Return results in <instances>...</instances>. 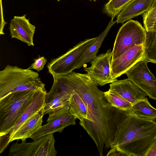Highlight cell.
<instances>
[{
	"instance_id": "1",
	"label": "cell",
	"mask_w": 156,
	"mask_h": 156,
	"mask_svg": "<svg viewBox=\"0 0 156 156\" xmlns=\"http://www.w3.org/2000/svg\"><path fill=\"white\" fill-rule=\"evenodd\" d=\"M69 87L81 97L87 111L88 121L83 128L95 142L99 152L109 147L114 119L117 109L106 101L87 73L72 72L66 75Z\"/></svg>"
},
{
	"instance_id": "2",
	"label": "cell",
	"mask_w": 156,
	"mask_h": 156,
	"mask_svg": "<svg viewBox=\"0 0 156 156\" xmlns=\"http://www.w3.org/2000/svg\"><path fill=\"white\" fill-rule=\"evenodd\" d=\"M113 123L110 147L125 156H144L156 138V122L136 116L131 110H118Z\"/></svg>"
},
{
	"instance_id": "3",
	"label": "cell",
	"mask_w": 156,
	"mask_h": 156,
	"mask_svg": "<svg viewBox=\"0 0 156 156\" xmlns=\"http://www.w3.org/2000/svg\"><path fill=\"white\" fill-rule=\"evenodd\" d=\"M45 90L39 74L28 68L8 65L0 71V99L9 93L26 90Z\"/></svg>"
},
{
	"instance_id": "4",
	"label": "cell",
	"mask_w": 156,
	"mask_h": 156,
	"mask_svg": "<svg viewBox=\"0 0 156 156\" xmlns=\"http://www.w3.org/2000/svg\"><path fill=\"white\" fill-rule=\"evenodd\" d=\"M36 91L13 92L0 99V137L9 133L30 102Z\"/></svg>"
},
{
	"instance_id": "5",
	"label": "cell",
	"mask_w": 156,
	"mask_h": 156,
	"mask_svg": "<svg viewBox=\"0 0 156 156\" xmlns=\"http://www.w3.org/2000/svg\"><path fill=\"white\" fill-rule=\"evenodd\" d=\"M147 32L137 21L128 20L120 27L112 51L111 60L122 55L135 44L145 45Z\"/></svg>"
},
{
	"instance_id": "6",
	"label": "cell",
	"mask_w": 156,
	"mask_h": 156,
	"mask_svg": "<svg viewBox=\"0 0 156 156\" xmlns=\"http://www.w3.org/2000/svg\"><path fill=\"white\" fill-rule=\"evenodd\" d=\"M97 37L81 41L65 54L52 59L47 66L48 72L53 76L66 75L72 72L86 50Z\"/></svg>"
},
{
	"instance_id": "7",
	"label": "cell",
	"mask_w": 156,
	"mask_h": 156,
	"mask_svg": "<svg viewBox=\"0 0 156 156\" xmlns=\"http://www.w3.org/2000/svg\"><path fill=\"white\" fill-rule=\"evenodd\" d=\"M32 142H18L10 147L9 156H56L55 142L53 134L44 136Z\"/></svg>"
},
{
	"instance_id": "8",
	"label": "cell",
	"mask_w": 156,
	"mask_h": 156,
	"mask_svg": "<svg viewBox=\"0 0 156 156\" xmlns=\"http://www.w3.org/2000/svg\"><path fill=\"white\" fill-rule=\"evenodd\" d=\"M112 52L109 49L105 53L96 55L90 62L91 66L84 67V70L97 85L102 86L117 80L111 74V61Z\"/></svg>"
},
{
	"instance_id": "9",
	"label": "cell",
	"mask_w": 156,
	"mask_h": 156,
	"mask_svg": "<svg viewBox=\"0 0 156 156\" xmlns=\"http://www.w3.org/2000/svg\"><path fill=\"white\" fill-rule=\"evenodd\" d=\"M146 60L139 61L125 73L128 78L143 90L149 98L156 100V78Z\"/></svg>"
},
{
	"instance_id": "10",
	"label": "cell",
	"mask_w": 156,
	"mask_h": 156,
	"mask_svg": "<svg viewBox=\"0 0 156 156\" xmlns=\"http://www.w3.org/2000/svg\"><path fill=\"white\" fill-rule=\"evenodd\" d=\"M69 108L61 109L48 114L47 123L34 133L30 138L33 140L56 132H62L66 127L76 124V117Z\"/></svg>"
},
{
	"instance_id": "11",
	"label": "cell",
	"mask_w": 156,
	"mask_h": 156,
	"mask_svg": "<svg viewBox=\"0 0 156 156\" xmlns=\"http://www.w3.org/2000/svg\"><path fill=\"white\" fill-rule=\"evenodd\" d=\"M47 93L46 90H36L30 102L9 133L5 136L0 137V153L3 152L10 143V140L20 126L34 114L43 108Z\"/></svg>"
},
{
	"instance_id": "12",
	"label": "cell",
	"mask_w": 156,
	"mask_h": 156,
	"mask_svg": "<svg viewBox=\"0 0 156 156\" xmlns=\"http://www.w3.org/2000/svg\"><path fill=\"white\" fill-rule=\"evenodd\" d=\"M145 45L135 44L122 55L111 60V74L115 79L120 77L140 61L145 60Z\"/></svg>"
},
{
	"instance_id": "13",
	"label": "cell",
	"mask_w": 156,
	"mask_h": 156,
	"mask_svg": "<svg viewBox=\"0 0 156 156\" xmlns=\"http://www.w3.org/2000/svg\"><path fill=\"white\" fill-rule=\"evenodd\" d=\"M109 90L119 95L133 105L145 99L147 94L128 78L117 80L111 83Z\"/></svg>"
},
{
	"instance_id": "14",
	"label": "cell",
	"mask_w": 156,
	"mask_h": 156,
	"mask_svg": "<svg viewBox=\"0 0 156 156\" xmlns=\"http://www.w3.org/2000/svg\"><path fill=\"white\" fill-rule=\"evenodd\" d=\"M36 27L31 24L26 15L14 16L11 20L9 27L12 38H16L27 44L28 46H34L33 37Z\"/></svg>"
},
{
	"instance_id": "15",
	"label": "cell",
	"mask_w": 156,
	"mask_h": 156,
	"mask_svg": "<svg viewBox=\"0 0 156 156\" xmlns=\"http://www.w3.org/2000/svg\"><path fill=\"white\" fill-rule=\"evenodd\" d=\"M154 0H132L117 16L116 23L123 24L125 21L143 15L151 6Z\"/></svg>"
},
{
	"instance_id": "16",
	"label": "cell",
	"mask_w": 156,
	"mask_h": 156,
	"mask_svg": "<svg viewBox=\"0 0 156 156\" xmlns=\"http://www.w3.org/2000/svg\"><path fill=\"white\" fill-rule=\"evenodd\" d=\"M44 115L42 109L36 112L27 120L18 129L10 142L15 140L26 141L42 126L43 117Z\"/></svg>"
},
{
	"instance_id": "17",
	"label": "cell",
	"mask_w": 156,
	"mask_h": 156,
	"mask_svg": "<svg viewBox=\"0 0 156 156\" xmlns=\"http://www.w3.org/2000/svg\"><path fill=\"white\" fill-rule=\"evenodd\" d=\"M116 23L113 19L109 22L105 30L90 44L85 51L83 57L76 66L75 69H79L86 63L90 62L97 55L99 49L101 46L105 38L112 27Z\"/></svg>"
},
{
	"instance_id": "18",
	"label": "cell",
	"mask_w": 156,
	"mask_h": 156,
	"mask_svg": "<svg viewBox=\"0 0 156 156\" xmlns=\"http://www.w3.org/2000/svg\"><path fill=\"white\" fill-rule=\"evenodd\" d=\"M66 83L69 88L72 91L70 99L69 110L76 119L80 120V124L83 128L88 121V112L86 105L79 94L71 89L66 82Z\"/></svg>"
},
{
	"instance_id": "19",
	"label": "cell",
	"mask_w": 156,
	"mask_h": 156,
	"mask_svg": "<svg viewBox=\"0 0 156 156\" xmlns=\"http://www.w3.org/2000/svg\"><path fill=\"white\" fill-rule=\"evenodd\" d=\"M131 110L134 115L138 117L156 120V109L151 105L147 97L133 104Z\"/></svg>"
},
{
	"instance_id": "20",
	"label": "cell",
	"mask_w": 156,
	"mask_h": 156,
	"mask_svg": "<svg viewBox=\"0 0 156 156\" xmlns=\"http://www.w3.org/2000/svg\"><path fill=\"white\" fill-rule=\"evenodd\" d=\"M104 94L105 99L112 107L122 111L131 109L132 105L115 93L109 90Z\"/></svg>"
},
{
	"instance_id": "21",
	"label": "cell",
	"mask_w": 156,
	"mask_h": 156,
	"mask_svg": "<svg viewBox=\"0 0 156 156\" xmlns=\"http://www.w3.org/2000/svg\"><path fill=\"white\" fill-rule=\"evenodd\" d=\"M144 55L145 60L156 63V32H147Z\"/></svg>"
},
{
	"instance_id": "22",
	"label": "cell",
	"mask_w": 156,
	"mask_h": 156,
	"mask_svg": "<svg viewBox=\"0 0 156 156\" xmlns=\"http://www.w3.org/2000/svg\"><path fill=\"white\" fill-rule=\"evenodd\" d=\"M132 0H109L104 5L103 12L113 20L122 9Z\"/></svg>"
},
{
	"instance_id": "23",
	"label": "cell",
	"mask_w": 156,
	"mask_h": 156,
	"mask_svg": "<svg viewBox=\"0 0 156 156\" xmlns=\"http://www.w3.org/2000/svg\"><path fill=\"white\" fill-rule=\"evenodd\" d=\"M144 27L147 32H149L156 19V0H154L149 8L142 15Z\"/></svg>"
},
{
	"instance_id": "24",
	"label": "cell",
	"mask_w": 156,
	"mask_h": 156,
	"mask_svg": "<svg viewBox=\"0 0 156 156\" xmlns=\"http://www.w3.org/2000/svg\"><path fill=\"white\" fill-rule=\"evenodd\" d=\"M47 61L44 56H40L39 55L38 58L34 59V62L28 68L35 69L39 72L43 70Z\"/></svg>"
},
{
	"instance_id": "25",
	"label": "cell",
	"mask_w": 156,
	"mask_h": 156,
	"mask_svg": "<svg viewBox=\"0 0 156 156\" xmlns=\"http://www.w3.org/2000/svg\"><path fill=\"white\" fill-rule=\"evenodd\" d=\"M144 156H156V138Z\"/></svg>"
},
{
	"instance_id": "26",
	"label": "cell",
	"mask_w": 156,
	"mask_h": 156,
	"mask_svg": "<svg viewBox=\"0 0 156 156\" xmlns=\"http://www.w3.org/2000/svg\"><path fill=\"white\" fill-rule=\"evenodd\" d=\"M156 32V19L151 28L149 32Z\"/></svg>"
},
{
	"instance_id": "27",
	"label": "cell",
	"mask_w": 156,
	"mask_h": 156,
	"mask_svg": "<svg viewBox=\"0 0 156 156\" xmlns=\"http://www.w3.org/2000/svg\"><path fill=\"white\" fill-rule=\"evenodd\" d=\"M90 1H96V0H90Z\"/></svg>"
},
{
	"instance_id": "28",
	"label": "cell",
	"mask_w": 156,
	"mask_h": 156,
	"mask_svg": "<svg viewBox=\"0 0 156 156\" xmlns=\"http://www.w3.org/2000/svg\"><path fill=\"white\" fill-rule=\"evenodd\" d=\"M58 2H59V1H60V0H56Z\"/></svg>"
}]
</instances>
